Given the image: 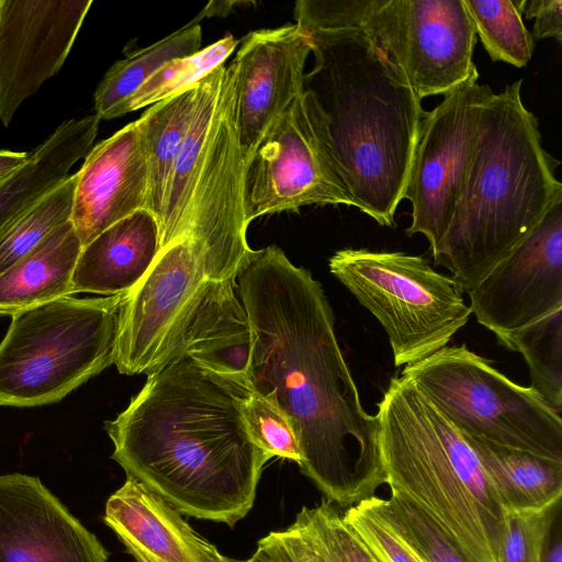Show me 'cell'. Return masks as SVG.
Wrapping results in <instances>:
<instances>
[{
  "mask_svg": "<svg viewBox=\"0 0 562 562\" xmlns=\"http://www.w3.org/2000/svg\"><path fill=\"white\" fill-rule=\"evenodd\" d=\"M252 334L250 389L289 422L301 472L339 506L386 483L380 423L366 412L322 284L282 249L250 250L236 277Z\"/></svg>",
  "mask_w": 562,
  "mask_h": 562,
  "instance_id": "1",
  "label": "cell"
},
{
  "mask_svg": "<svg viewBox=\"0 0 562 562\" xmlns=\"http://www.w3.org/2000/svg\"><path fill=\"white\" fill-rule=\"evenodd\" d=\"M247 383L180 355L147 374L104 428L114 459L177 510L231 528L251 509L265 463L243 407Z\"/></svg>",
  "mask_w": 562,
  "mask_h": 562,
  "instance_id": "2",
  "label": "cell"
},
{
  "mask_svg": "<svg viewBox=\"0 0 562 562\" xmlns=\"http://www.w3.org/2000/svg\"><path fill=\"white\" fill-rule=\"evenodd\" d=\"M314 66L304 74L316 126L351 202L393 227L416 146L422 100L361 31L307 34Z\"/></svg>",
  "mask_w": 562,
  "mask_h": 562,
  "instance_id": "3",
  "label": "cell"
},
{
  "mask_svg": "<svg viewBox=\"0 0 562 562\" xmlns=\"http://www.w3.org/2000/svg\"><path fill=\"white\" fill-rule=\"evenodd\" d=\"M522 79L485 99L450 225L432 257L463 293L472 291L562 198L560 161L543 147Z\"/></svg>",
  "mask_w": 562,
  "mask_h": 562,
  "instance_id": "4",
  "label": "cell"
},
{
  "mask_svg": "<svg viewBox=\"0 0 562 562\" xmlns=\"http://www.w3.org/2000/svg\"><path fill=\"white\" fill-rule=\"evenodd\" d=\"M386 483L429 515L474 562H498L504 516L459 430L407 379L378 403Z\"/></svg>",
  "mask_w": 562,
  "mask_h": 562,
  "instance_id": "5",
  "label": "cell"
},
{
  "mask_svg": "<svg viewBox=\"0 0 562 562\" xmlns=\"http://www.w3.org/2000/svg\"><path fill=\"white\" fill-rule=\"evenodd\" d=\"M124 295H66L12 315L0 342V406L58 402L114 364Z\"/></svg>",
  "mask_w": 562,
  "mask_h": 562,
  "instance_id": "6",
  "label": "cell"
},
{
  "mask_svg": "<svg viewBox=\"0 0 562 562\" xmlns=\"http://www.w3.org/2000/svg\"><path fill=\"white\" fill-rule=\"evenodd\" d=\"M402 376L459 432L562 461L561 414L465 345L446 346L407 364Z\"/></svg>",
  "mask_w": 562,
  "mask_h": 562,
  "instance_id": "7",
  "label": "cell"
},
{
  "mask_svg": "<svg viewBox=\"0 0 562 562\" xmlns=\"http://www.w3.org/2000/svg\"><path fill=\"white\" fill-rule=\"evenodd\" d=\"M329 271L382 325L395 367L420 361L446 347L471 315L451 277L420 256L345 248Z\"/></svg>",
  "mask_w": 562,
  "mask_h": 562,
  "instance_id": "8",
  "label": "cell"
},
{
  "mask_svg": "<svg viewBox=\"0 0 562 562\" xmlns=\"http://www.w3.org/2000/svg\"><path fill=\"white\" fill-rule=\"evenodd\" d=\"M338 27L363 32L419 100L445 95L477 72V36L463 0H347Z\"/></svg>",
  "mask_w": 562,
  "mask_h": 562,
  "instance_id": "9",
  "label": "cell"
},
{
  "mask_svg": "<svg viewBox=\"0 0 562 562\" xmlns=\"http://www.w3.org/2000/svg\"><path fill=\"white\" fill-rule=\"evenodd\" d=\"M245 165L237 128V74L231 63L222 77L183 234L203 257L210 280H236L251 250L243 206Z\"/></svg>",
  "mask_w": 562,
  "mask_h": 562,
  "instance_id": "10",
  "label": "cell"
},
{
  "mask_svg": "<svg viewBox=\"0 0 562 562\" xmlns=\"http://www.w3.org/2000/svg\"><path fill=\"white\" fill-rule=\"evenodd\" d=\"M479 72L425 111L403 199L412 204L406 234H423L434 254L443 238L468 172L482 105L492 89Z\"/></svg>",
  "mask_w": 562,
  "mask_h": 562,
  "instance_id": "11",
  "label": "cell"
},
{
  "mask_svg": "<svg viewBox=\"0 0 562 562\" xmlns=\"http://www.w3.org/2000/svg\"><path fill=\"white\" fill-rule=\"evenodd\" d=\"M313 204L351 206L303 90L268 127L249 156L243 176V206L249 225L266 214Z\"/></svg>",
  "mask_w": 562,
  "mask_h": 562,
  "instance_id": "12",
  "label": "cell"
},
{
  "mask_svg": "<svg viewBox=\"0 0 562 562\" xmlns=\"http://www.w3.org/2000/svg\"><path fill=\"white\" fill-rule=\"evenodd\" d=\"M210 280L207 267L183 235L164 246L120 307L114 364L122 374H149L180 356L188 317Z\"/></svg>",
  "mask_w": 562,
  "mask_h": 562,
  "instance_id": "13",
  "label": "cell"
},
{
  "mask_svg": "<svg viewBox=\"0 0 562 562\" xmlns=\"http://www.w3.org/2000/svg\"><path fill=\"white\" fill-rule=\"evenodd\" d=\"M468 294L471 313L495 335L562 310V198Z\"/></svg>",
  "mask_w": 562,
  "mask_h": 562,
  "instance_id": "14",
  "label": "cell"
},
{
  "mask_svg": "<svg viewBox=\"0 0 562 562\" xmlns=\"http://www.w3.org/2000/svg\"><path fill=\"white\" fill-rule=\"evenodd\" d=\"M91 0H0V123L63 67Z\"/></svg>",
  "mask_w": 562,
  "mask_h": 562,
  "instance_id": "15",
  "label": "cell"
},
{
  "mask_svg": "<svg viewBox=\"0 0 562 562\" xmlns=\"http://www.w3.org/2000/svg\"><path fill=\"white\" fill-rule=\"evenodd\" d=\"M108 550L37 476L0 475V562H106Z\"/></svg>",
  "mask_w": 562,
  "mask_h": 562,
  "instance_id": "16",
  "label": "cell"
},
{
  "mask_svg": "<svg viewBox=\"0 0 562 562\" xmlns=\"http://www.w3.org/2000/svg\"><path fill=\"white\" fill-rule=\"evenodd\" d=\"M310 36L296 24L248 33L233 64L237 74V128L246 162L268 127L303 91Z\"/></svg>",
  "mask_w": 562,
  "mask_h": 562,
  "instance_id": "17",
  "label": "cell"
},
{
  "mask_svg": "<svg viewBox=\"0 0 562 562\" xmlns=\"http://www.w3.org/2000/svg\"><path fill=\"white\" fill-rule=\"evenodd\" d=\"M75 173L70 223L86 246L103 231L145 209L148 165L137 122L92 146Z\"/></svg>",
  "mask_w": 562,
  "mask_h": 562,
  "instance_id": "18",
  "label": "cell"
},
{
  "mask_svg": "<svg viewBox=\"0 0 562 562\" xmlns=\"http://www.w3.org/2000/svg\"><path fill=\"white\" fill-rule=\"evenodd\" d=\"M103 519L136 562L221 561L179 510L132 476L108 498Z\"/></svg>",
  "mask_w": 562,
  "mask_h": 562,
  "instance_id": "19",
  "label": "cell"
},
{
  "mask_svg": "<svg viewBox=\"0 0 562 562\" xmlns=\"http://www.w3.org/2000/svg\"><path fill=\"white\" fill-rule=\"evenodd\" d=\"M251 348V327L236 280H207L188 317L180 355L213 373L248 384Z\"/></svg>",
  "mask_w": 562,
  "mask_h": 562,
  "instance_id": "20",
  "label": "cell"
},
{
  "mask_svg": "<svg viewBox=\"0 0 562 562\" xmlns=\"http://www.w3.org/2000/svg\"><path fill=\"white\" fill-rule=\"evenodd\" d=\"M160 249L157 218L146 209L136 211L82 247L72 274V294H127Z\"/></svg>",
  "mask_w": 562,
  "mask_h": 562,
  "instance_id": "21",
  "label": "cell"
},
{
  "mask_svg": "<svg viewBox=\"0 0 562 562\" xmlns=\"http://www.w3.org/2000/svg\"><path fill=\"white\" fill-rule=\"evenodd\" d=\"M81 249L69 221L0 273V315L12 316L72 295L71 280Z\"/></svg>",
  "mask_w": 562,
  "mask_h": 562,
  "instance_id": "22",
  "label": "cell"
},
{
  "mask_svg": "<svg viewBox=\"0 0 562 562\" xmlns=\"http://www.w3.org/2000/svg\"><path fill=\"white\" fill-rule=\"evenodd\" d=\"M461 435L504 509H541L561 499L562 461Z\"/></svg>",
  "mask_w": 562,
  "mask_h": 562,
  "instance_id": "23",
  "label": "cell"
},
{
  "mask_svg": "<svg viewBox=\"0 0 562 562\" xmlns=\"http://www.w3.org/2000/svg\"><path fill=\"white\" fill-rule=\"evenodd\" d=\"M225 66L198 82L193 114L166 190L159 221L161 248L187 229L195 180L207 144Z\"/></svg>",
  "mask_w": 562,
  "mask_h": 562,
  "instance_id": "24",
  "label": "cell"
},
{
  "mask_svg": "<svg viewBox=\"0 0 562 562\" xmlns=\"http://www.w3.org/2000/svg\"><path fill=\"white\" fill-rule=\"evenodd\" d=\"M196 90L198 82L149 105L136 120L148 165L145 209L158 224L173 164L193 114Z\"/></svg>",
  "mask_w": 562,
  "mask_h": 562,
  "instance_id": "25",
  "label": "cell"
},
{
  "mask_svg": "<svg viewBox=\"0 0 562 562\" xmlns=\"http://www.w3.org/2000/svg\"><path fill=\"white\" fill-rule=\"evenodd\" d=\"M201 43V26L189 23L114 63L95 89L94 114L100 120L123 116L126 103L145 81L166 63L198 53Z\"/></svg>",
  "mask_w": 562,
  "mask_h": 562,
  "instance_id": "26",
  "label": "cell"
},
{
  "mask_svg": "<svg viewBox=\"0 0 562 562\" xmlns=\"http://www.w3.org/2000/svg\"><path fill=\"white\" fill-rule=\"evenodd\" d=\"M499 345L522 355L530 387L555 412L562 408V310L518 329L496 334Z\"/></svg>",
  "mask_w": 562,
  "mask_h": 562,
  "instance_id": "27",
  "label": "cell"
},
{
  "mask_svg": "<svg viewBox=\"0 0 562 562\" xmlns=\"http://www.w3.org/2000/svg\"><path fill=\"white\" fill-rule=\"evenodd\" d=\"M476 36L493 61L524 67L535 40L522 22L526 0H463Z\"/></svg>",
  "mask_w": 562,
  "mask_h": 562,
  "instance_id": "28",
  "label": "cell"
},
{
  "mask_svg": "<svg viewBox=\"0 0 562 562\" xmlns=\"http://www.w3.org/2000/svg\"><path fill=\"white\" fill-rule=\"evenodd\" d=\"M75 182L74 173L37 200L4 231L0 236V273L70 221Z\"/></svg>",
  "mask_w": 562,
  "mask_h": 562,
  "instance_id": "29",
  "label": "cell"
},
{
  "mask_svg": "<svg viewBox=\"0 0 562 562\" xmlns=\"http://www.w3.org/2000/svg\"><path fill=\"white\" fill-rule=\"evenodd\" d=\"M238 43L239 41L228 34L193 55L166 63L132 95L124 108V115L155 104L199 82L224 65Z\"/></svg>",
  "mask_w": 562,
  "mask_h": 562,
  "instance_id": "30",
  "label": "cell"
},
{
  "mask_svg": "<svg viewBox=\"0 0 562 562\" xmlns=\"http://www.w3.org/2000/svg\"><path fill=\"white\" fill-rule=\"evenodd\" d=\"M342 517L378 562H426L396 520L387 499L372 495L350 506Z\"/></svg>",
  "mask_w": 562,
  "mask_h": 562,
  "instance_id": "31",
  "label": "cell"
},
{
  "mask_svg": "<svg viewBox=\"0 0 562 562\" xmlns=\"http://www.w3.org/2000/svg\"><path fill=\"white\" fill-rule=\"evenodd\" d=\"M387 503L426 562H474L429 515L406 497L391 491Z\"/></svg>",
  "mask_w": 562,
  "mask_h": 562,
  "instance_id": "32",
  "label": "cell"
},
{
  "mask_svg": "<svg viewBox=\"0 0 562 562\" xmlns=\"http://www.w3.org/2000/svg\"><path fill=\"white\" fill-rule=\"evenodd\" d=\"M561 509V499L541 509H504L498 562H540L550 526Z\"/></svg>",
  "mask_w": 562,
  "mask_h": 562,
  "instance_id": "33",
  "label": "cell"
},
{
  "mask_svg": "<svg viewBox=\"0 0 562 562\" xmlns=\"http://www.w3.org/2000/svg\"><path fill=\"white\" fill-rule=\"evenodd\" d=\"M315 535L331 562H378L359 535L329 501L297 514Z\"/></svg>",
  "mask_w": 562,
  "mask_h": 562,
  "instance_id": "34",
  "label": "cell"
},
{
  "mask_svg": "<svg viewBox=\"0 0 562 562\" xmlns=\"http://www.w3.org/2000/svg\"><path fill=\"white\" fill-rule=\"evenodd\" d=\"M244 417L259 448L272 457L301 462V453L286 418L274 406L251 390L245 401Z\"/></svg>",
  "mask_w": 562,
  "mask_h": 562,
  "instance_id": "35",
  "label": "cell"
},
{
  "mask_svg": "<svg viewBox=\"0 0 562 562\" xmlns=\"http://www.w3.org/2000/svg\"><path fill=\"white\" fill-rule=\"evenodd\" d=\"M257 548L268 562H331L315 535L297 515L285 530L272 531L260 539Z\"/></svg>",
  "mask_w": 562,
  "mask_h": 562,
  "instance_id": "36",
  "label": "cell"
},
{
  "mask_svg": "<svg viewBox=\"0 0 562 562\" xmlns=\"http://www.w3.org/2000/svg\"><path fill=\"white\" fill-rule=\"evenodd\" d=\"M524 13L527 19H535L533 40L562 42V0H526Z\"/></svg>",
  "mask_w": 562,
  "mask_h": 562,
  "instance_id": "37",
  "label": "cell"
},
{
  "mask_svg": "<svg viewBox=\"0 0 562 562\" xmlns=\"http://www.w3.org/2000/svg\"><path fill=\"white\" fill-rule=\"evenodd\" d=\"M540 562H562V518L557 513L547 533Z\"/></svg>",
  "mask_w": 562,
  "mask_h": 562,
  "instance_id": "38",
  "label": "cell"
},
{
  "mask_svg": "<svg viewBox=\"0 0 562 562\" xmlns=\"http://www.w3.org/2000/svg\"><path fill=\"white\" fill-rule=\"evenodd\" d=\"M29 158L24 151L0 149V184L20 170Z\"/></svg>",
  "mask_w": 562,
  "mask_h": 562,
  "instance_id": "39",
  "label": "cell"
},
{
  "mask_svg": "<svg viewBox=\"0 0 562 562\" xmlns=\"http://www.w3.org/2000/svg\"><path fill=\"white\" fill-rule=\"evenodd\" d=\"M252 2L248 1H210L207 5L201 11V13L196 15L195 19L190 23L195 24L198 21L205 16H225L231 13L236 5H249Z\"/></svg>",
  "mask_w": 562,
  "mask_h": 562,
  "instance_id": "40",
  "label": "cell"
},
{
  "mask_svg": "<svg viewBox=\"0 0 562 562\" xmlns=\"http://www.w3.org/2000/svg\"><path fill=\"white\" fill-rule=\"evenodd\" d=\"M220 562H268V560L266 559L263 553L257 548L255 553L249 559H247V560H241L240 561V560H235V559H231V558L222 555Z\"/></svg>",
  "mask_w": 562,
  "mask_h": 562,
  "instance_id": "41",
  "label": "cell"
}]
</instances>
